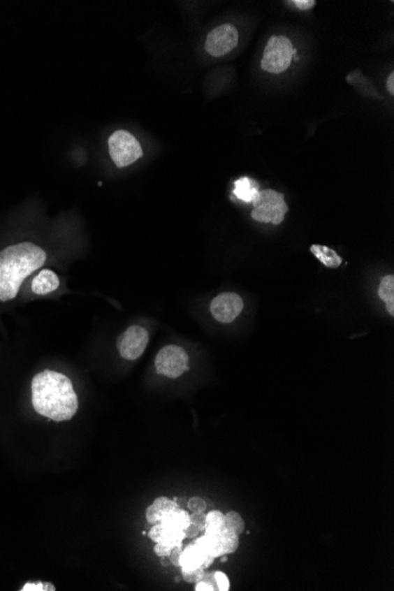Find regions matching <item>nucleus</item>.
I'll return each instance as SVG.
<instances>
[{
	"instance_id": "obj_21",
	"label": "nucleus",
	"mask_w": 394,
	"mask_h": 591,
	"mask_svg": "<svg viewBox=\"0 0 394 591\" xmlns=\"http://www.w3.org/2000/svg\"><path fill=\"white\" fill-rule=\"evenodd\" d=\"M182 576L188 583H197L205 576V569H193V570H182Z\"/></svg>"
},
{
	"instance_id": "obj_8",
	"label": "nucleus",
	"mask_w": 394,
	"mask_h": 591,
	"mask_svg": "<svg viewBox=\"0 0 394 591\" xmlns=\"http://www.w3.org/2000/svg\"><path fill=\"white\" fill-rule=\"evenodd\" d=\"M148 344V330L145 327L133 325L118 337V352L125 360H137L145 353Z\"/></svg>"
},
{
	"instance_id": "obj_29",
	"label": "nucleus",
	"mask_w": 394,
	"mask_h": 591,
	"mask_svg": "<svg viewBox=\"0 0 394 591\" xmlns=\"http://www.w3.org/2000/svg\"><path fill=\"white\" fill-rule=\"evenodd\" d=\"M200 532H201V530H200L196 525H194V524L190 523L189 527H187L186 537L193 539V537H196L197 534H200Z\"/></svg>"
},
{
	"instance_id": "obj_11",
	"label": "nucleus",
	"mask_w": 394,
	"mask_h": 591,
	"mask_svg": "<svg viewBox=\"0 0 394 591\" xmlns=\"http://www.w3.org/2000/svg\"><path fill=\"white\" fill-rule=\"evenodd\" d=\"M149 537L154 542L175 548V546H182V541L186 539V531L181 530L170 524L159 522V523L154 524L152 530L149 531Z\"/></svg>"
},
{
	"instance_id": "obj_22",
	"label": "nucleus",
	"mask_w": 394,
	"mask_h": 591,
	"mask_svg": "<svg viewBox=\"0 0 394 591\" xmlns=\"http://www.w3.org/2000/svg\"><path fill=\"white\" fill-rule=\"evenodd\" d=\"M188 508L190 511L194 513H200V512H205L207 509V503L205 500L200 498V497H193L188 502Z\"/></svg>"
},
{
	"instance_id": "obj_10",
	"label": "nucleus",
	"mask_w": 394,
	"mask_h": 591,
	"mask_svg": "<svg viewBox=\"0 0 394 591\" xmlns=\"http://www.w3.org/2000/svg\"><path fill=\"white\" fill-rule=\"evenodd\" d=\"M242 309V299L236 293H222L210 303V313L221 323L234 321Z\"/></svg>"
},
{
	"instance_id": "obj_1",
	"label": "nucleus",
	"mask_w": 394,
	"mask_h": 591,
	"mask_svg": "<svg viewBox=\"0 0 394 591\" xmlns=\"http://www.w3.org/2000/svg\"><path fill=\"white\" fill-rule=\"evenodd\" d=\"M32 406L37 414L54 421H70L77 414L78 397L71 380L59 372L36 374L31 383Z\"/></svg>"
},
{
	"instance_id": "obj_13",
	"label": "nucleus",
	"mask_w": 394,
	"mask_h": 591,
	"mask_svg": "<svg viewBox=\"0 0 394 591\" xmlns=\"http://www.w3.org/2000/svg\"><path fill=\"white\" fill-rule=\"evenodd\" d=\"M59 277L51 270H42L31 282V289L37 296H46L59 289Z\"/></svg>"
},
{
	"instance_id": "obj_28",
	"label": "nucleus",
	"mask_w": 394,
	"mask_h": 591,
	"mask_svg": "<svg viewBox=\"0 0 394 591\" xmlns=\"http://www.w3.org/2000/svg\"><path fill=\"white\" fill-rule=\"evenodd\" d=\"M292 4L296 5V8H300V10L306 11V10H311V8H314L316 3L314 0H294Z\"/></svg>"
},
{
	"instance_id": "obj_4",
	"label": "nucleus",
	"mask_w": 394,
	"mask_h": 591,
	"mask_svg": "<svg viewBox=\"0 0 394 591\" xmlns=\"http://www.w3.org/2000/svg\"><path fill=\"white\" fill-rule=\"evenodd\" d=\"M253 205L254 210L251 212V217L263 224L270 222L275 226L282 224L284 215L289 212V205L284 202V194L272 189L260 191L258 200Z\"/></svg>"
},
{
	"instance_id": "obj_6",
	"label": "nucleus",
	"mask_w": 394,
	"mask_h": 591,
	"mask_svg": "<svg viewBox=\"0 0 394 591\" xmlns=\"http://www.w3.org/2000/svg\"><path fill=\"white\" fill-rule=\"evenodd\" d=\"M195 543L209 556L221 557L235 553L239 548V534L226 527L220 530L205 531V534L198 537Z\"/></svg>"
},
{
	"instance_id": "obj_15",
	"label": "nucleus",
	"mask_w": 394,
	"mask_h": 591,
	"mask_svg": "<svg viewBox=\"0 0 394 591\" xmlns=\"http://www.w3.org/2000/svg\"><path fill=\"white\" fill-rule=\"evenodd\" d=\"M234 195L238 200L245 202V203H254L258 200V195H260L258 184L255 182L254 180L246 177V176L239 178L235 182Z\"/></svg>"
},
{
	"instance_id": "obj_7",
	"label": "nucleus",
	"mask_w": 394,
	"mask_h": 591,
	"mask_svg": "<svg viewBox=\"0 0 394 591\" xmlns=\"http://www.w3.org/2000/svg\"><path fill=\"white\" fill-rule=\"evenodd\" d=\"M155 366L159 374L176 379L189 370V356L182 347L168 345L157 353Z\"/></svg>"
},
{
	"instance_id": "obj_19",
	"label": "nucleus",
	"mask_w": 394,
	"mask_h": 591,
	"mask_svg": "<svg viewBox=\"0 0 394 591\" xmlns=\"http://www.w3.org/2000/svg\"><path fill=\"white\" fill-rule=\"evenodd\" d=\"M226 516V527L234 531L236 534H242L245 531V522H243L242 517L235 511L228 512Z\"/></svg>"
},
{
	"instance_id": "obj_27",
	"label": "nucleus",
	"mask_w": 394,
	"mask_h": 591,
	"mask_svg": "<svg viewBox=\"0 0 394 591\" xmlns=\"http://www.w3.org/2000/svg\"><path fill=\"white\" fill-rule=\"evenodd\" d=\"M174 549V548H171V546H163V544H159V543H156L155 548V553L159 557H168V556H170L171 550Z\"/></svg>"
},
{
	"instance_id": "obj_20",
	"label": "nucleus",
	"mask_w": 394,
	"mask_h": 591,
	"mask_svg": "<svg viewBox=\"0 0 394 591\" xmlns=\"http://www.w3.org/2000/svg\"><path fill=\"white\" fill-rule=\"evenodd\" d=\"M196 591H214L217 590V582H215V577H214V572H210L208 575L203 576L200 582H197Z\"/></svg>"
},
{
	"instance_id": "obj_3",
	"label": "nucleus",
	"mask_w": 394,
	"mask_h": 591,
	"mask_svg": "<svg viewBox=\"0 0 394 591\" xmlns=\"http://www.w3.org/2000/svg\"><path fill=\"white\" fill-rule=\"evenodd\" d=\"M296 50L292 42L284 36H273L268 41L262 56L261 68L267 73H281L292 63Z\"/></svg>"
},
{
	"instance_id": "obj_25",
	"label": "nucleus",
	"mask_w": 394,
	"mask_h": 591,
	"mask_svg": "<svg viewBox=\"0 0 394 591\" xmlns=\"http://www.w3.org/2000/svg\"><path fill=\"white\" fill-rule=\"evenodd\" d=\"M205 520H207V515H205L203 512L193 513V515L190 516V523L196 525L201 531H205Z\"/></svg>"
},
{
	"instance_id": "obj_14",
	"label": "nucleus",
	"mask_w": 394,
	"mask_h": 591,
	"mask_svg": "<svg viewBox=\"0 0 394 591\" xmlns=\"http://www.w3.org/2000/svg\"><path fill=\"white\" fill-rule=\"evenodd\" d=\"M178 508L180 506L176 500L169 499L167 497H159L147 510V520L150 524L159 523L168 513Z\"/></svg>"
},
{
	"instance_id": "obj_30",
	"label": "nucleus",
	"mask_w": 394,
	"mask_h": 591,
	"mask_svg": "<svg viewBox=\"0 0 394 591\" xmlns=\"http://www.w3.org/2000/svg\"><path fill=\"white\" fill-rule=\"evenodd\" d=\"M386 87L391 95H394V73H391L390 77H388V80L386 82Z\"/></svg>"
},
{
	"instance_id": "obj_26",
	"label": "nucleus",
	"mask_w": 394,
	"mask_h": 591,
	"mask_svg": "<svg viewBox=\"0 0 394 591\" xmlns=\"http://www.w3.org/2000/svg\"><path fill=\"white\" fill-rule=\"evenodd\" d=\"M182 546H175L174 549L171 550L170 553V563L175 567L180 568V561H181V555H182Z\"/></svg>"
},
{
	"instance_id": "obj_17",
	"label": "nucleus",
	"mask_w": 394,
	"mask_h": 591,
	"mask_svg": "<svg viewBox=\"0 0 394 591\" xmlns=\"http://www.w3.org/2000/svg\"><path fill=\"white\" fill-rule=\"evenodd\" d=\"M394 277L393 275L384 277L379 286L380 299L386 303L387 311L394 315Z\"/></svg>"
},
{
	"instance_id": "obj_5",
	"label": "nucleus",
	"mask_w": 394,
	"mask_h": 591,
	"mask_svg": "<svg viewBox=\"0 0 394 591\" xmlns=\"http://www.w3.org/2000/svg\"><path fill=\"white\" fill-rule=\"evenodd\" d=\"M109 152L111 159L118 168L128 167L143 156L140 142L133 133L117 130L109 138Z\"/></svg>"
},
{
	"instance_id": "obj_24",
	"label": "nucleus",
	"mask_w": 394,
	"mask_h": 591,
	"mask_svg": "<svg viewBox=\"0 0 394 591\" xmlns=\"http://www.w3.org/2000/svg\"><path fill=\"white\" fill-rule=\"evenodd\" d=\"M214 577H215V582H217V590L228 591L231 588L229 580H228L227 575L221 571L214 572Z\"/></svg>"
},
{
	"instance_id": "obj_18",
	"label": "nucleus",
	"mask_w": 394,
	"mask_h": 591,
	"mask_svg": "<svg viewBox=\"0 0 394 591\" xmlns=\"http://www.w3.org/2000/svg\"><path fill=\"white\" fill-rule=\"evenodd\" d=\"M226 527V516L219 510L209 512L205 520V531L220 530Z\"/></svg>"
},
{
	"instance_id": "obj_23",
	"label": "nucleus",
	"mask_w": 394,
	"mask_h": 591,
	"mask_svg": "<svg viewBox=\"0 0 394 591\" xmlns=\"http://www.w3.org/2000/svg\"><path fill=\"white\" fill-rule=\"evenodd\" d=\"M22 591H54L56 590V587L51 583H41V582H36V583H27L24 585L23 589H20Z\"/></svg>"
},
{
	"instance_id": "obj_9",
	"label": "nucleus",
	"mask_w": 394,
	"mask_h": 591,
	"mask_svg": "<svg viewBox=\"0 0 394 591\" xmlns=\"http://www.w3.org/2000/svg\"><path fill=\"white\" fill-rule=\"evenodd\" d=\"M239 43V32L231 24H224L209 32L205 50L212 57H222L235 49Z\"/></svg>"
},
{
	"instance_id": "obj_16",
	"label": "nucleus",
	"mask_w": 394,
	"mask_h": 591,
	"mask_svg": "<svg viewBox=\"0 0 394 591\" xmlns=\"http://www.w3.org/2000/svg\"><path fill=\"white\" fill-rule=\"evenodd\" d=\"M311 251L322 265H326L328 268H337L342 263V258L328 247L313 245L311 247Z\"/></svg>"
},
{
	"instance_id": "obj_2",
	"label": "nucleus",
	"mask_w": 394,
	"mask_h": 591,
	"mask_svg": "<svg viewBox=\"0 0 394 591\" xmlns=\"http://www.w3.org/2000/svg\"><path fill=\"white\" fill-rule=\"evenodd\" d=\"M45 250L32 242H20L0 250V301L8 302L18 296L24 280L42 268Z\"/></svg>"
},
{
	"instance_id": "obj_12",
	"label": "nucleus",
	"mask_w": 394,
	"mask_h": 591,
	"mask_svg": "<svg viewBox=\"0 0 394 591\" xmlns=\"http://www.w3.org/2000/svg\"><path fill=\"white\" fill-rule=\"evenodd\" d=\"M215 558L209 556L205 550H202L196 543L194 542L183 550L180 561V568L182 570H193V569H207L212 565Z\"/></svg>"
}]
</instances>
